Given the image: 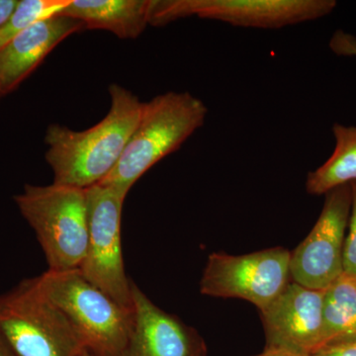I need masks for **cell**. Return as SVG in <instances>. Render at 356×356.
<instances>
[{
	"mask_svg": "<svg viewBox=\"0 0 356 356\" xmlns=\"http://www.w3.org/2000/svg\"><path fill=\"white\" fill-rule=\"evenodd\" d=\"M86 191L88 242L79 270L117 303L133 309V281L126 274L121 238L122 212L128 193L103 184Z\"/></svg>",
	"mask_w": 356,
	"mask_h": 356,
	"instance_id": "obj_7",
	"label": "cell"
},
{
	"mask_svg": "<svg viewBox=\"0 0 356 356\" xmlns=\"http://www.w3.org/2000/svg\"><path fill=\"white\" fill-rule=\"evenodd\" d=\"M0 356H17L0 337Z\"/></svg>",
	"mask_w": 356,
	"mask_h": 356,
	"instance_id": "obj_22",
	"label": "cell"
},
{
	"mask_svg": "<svg viewBox=\"0 0 356 356\" xmlns=\"http://www.w3.org/2000/svg\"><path fill=\"white\" fill-rule=\"evenodd\" d=\"M351 209V185L325 194L322 212L309 235L291 252L293 282L325 290L343 273V247Z\"/></svg>",
	"mask_w": 356,
	"mask_h": 356,
	"instance_id": "obj_9",
	"label": "cell"
},
{
	"mask_svg": "<svg viewBox=\"0 0 356 356\" xmlns=\"http://www.w3.org/2000/svg\"><path fill=\"white\" fill-rule=\"evenodd\" d=\"M63 311L93 356H123L133 330V309L124 308L91 284L79 269L47 270L35 277Z\"/></svg>",
	"mask_w": 356,
	"mask_h": 356,
	"instance_id": "obj_3",
	"label": "cell"
},
{
	"mask_svg": "<svg viewBox=\"0 0 356 356\" xmlns=\"http://www.w3.org/2000/svg\"><path fill=\"white\" fill-rule=\"evenodd\" d=\"M323 346L356 339V278L341 274L325 290Z\"/></svg>",
	"mask_w": 356,
	"mask_h": 356,
	"instance_id": "obj_15",
	"label": "cell"
},
{
	"mask_svg": "<svg viewBox=\"0 0 356 356\" xmlns=\"http://www.w3.org/2000/svg\"><path fill=\"white\" fill-rule=\"evenodd\" d=\"M336 7L334 0H153L149 25L196 16L236 27L280 29L320 19Z\"/></svg>",
	"mask_w": 356,
	"mask_h": 356,
	"instance_id": "obj_6",
	"label": "cell"
},
{
	"mask_svg": "<svg viewBox=\"0 0 356 356\" xmlns=\"http://www.w3.org/2000/svg\"><path fill=\"white\" fill-rule=\"evenodd\" d=\"M81 356H93L92 355H90V353H88V351L84 350L83 355Z\"/></svg>",
	"mask_w": 356,
	"mask_h": 356,
	"instance_id": "obj_23",
	"label": "cell"
},
{
	"mask_svg": "<svg viewBox=\"0 0 356 356\" xmlns=\"http://www.w3.org/2000/svg\"><path fill=\"white\" fill-rule=\"evenodd\" d=\"M330 46L337 55L356 57V38L348 33L337 31L332 37Z\"/></svg>",
	"mask_w": 356,
	"mask_h": 356,
	"instance_id": "obj_18",
	"label": "cell"
},
{
	"mask_svg": "<svg viewBox=\"0 0 356 356\" xmlns=\"http://www.w3.org/2000/svg\"><path fill=\"white\" fill-rule=\"evenodd\" d=\"M351 185V209L343 247V273L356 278V181Z\"/></svg>",
	"mask_w": 356,
	"mask_h": 356,
	"instance_id": "obj_17",
	"label": "cell"
},
{
	"mask_svg": "<svg viewBox=\"0 0 356 356\" xmlns=\"http://www.w3.org/2000/svg\"><path fill=\"white\" fill-rule=\"evenodd\" d=\"M257 356H301L293 355V353H286L282 350H264V353Z\"/></svg>",
	"mask_w": 356,
	"mask_h": 356,
	"instance_id": "obj_21",
	"label": "cell"
},
{
	"mask_svg": "<svg viewBox=\"0 0 356 356\" xmlns=\"http://www.w3.org/2000/svg\"><path fill=\"white\" fill-rule=\"evenodd\" d=\"M133 330L123 356H208L194 327L163 311L132 283Z\"/></svg>",
	"mask_w": 356,
	"mask_h": 356,
	"instance_id": "obj_11",
	"label": "cell"
},
{
	"mask_svg": "<svg viewBox=\"0 0 356 356\" xmlns=\"http://www.w3.org/2000/svg\"><path fill=\"white\" fill-rule=\"evenodd\" d=\"M290 261L291 252L283 248L243 255L212 252L199 285L201 294L245 300L262 311L291 282Z\"/></svg>",
	"mask_w": 356,
	"mask_h": 356,
	"instance_id": "obj_8",
	"label": "cell"
},
{
	"mask_svg": "<svg viewBox=\"0 0 356 356\" xmlns=\"http://www.w3.org/2000/svg\"><path fill=\"white\" fill-rule=\"evenodd\" d=\"M0 337L17 356H81L86 350L69 318L35 277L0 295Z\"/></svg>",
	"mask_w": 356,
	"mask_h": 356,
	"instance_id": "obj_5",
	"label": "cell"
},
{
	"mask_svg": "<svg viewBox=\"0 0 356 356\" xmlns=\"http://www.w3.org/2000/svg\"><path fill=\"white\" fill-rule=\"evenodd\" d=\"M18 2L17 0H0V28L11 17Z\"/></svg>",
	"mask_w": 356,
	"mask_h": 356,
	"instance_id": "obj_20",
	"label": "cell"
},
{
	"mask_svg": "<svg viewBox=\"0 0 356 356\" xmlns=\"http://www.w3.org/2000/svg\"><path fill=\"white\" fill-rule=\"evenodd\" d=\"M208 108L191 93L170 91L143 102L137 127L114 170L99 184L129 193L161 159L202 127Z\"/></svg>",
	"mask_w": 356,
	"mask_h": 356,
	"instance_id": "obj_2",
	"label": "cell"
},
{
	"mask_svg": "<svg viewBox=\"0 0 356 356\" xmlns=\"http://www.w3.org/2000/svg\"><path fill=\"white\" fill-rule=\"evenodd\" d=\"M14 201L36 234L48 270L79 269L88 242L86 189L55 184H27L14 196Z\"/></svg>",
	"mask_w": 356,
	"mask_h": 356,
	"instance_id": "obj_4",
	"label": "cell"
},
{
	"mask_svg": "<svg viewBox=\"0 0 356 356\" xmlns=\"http://www.w3.org/2000/svg\"><path fill=\"white\" fill-rule=\"evenodd\" d=\"M70 1L72 0H21L9 20L0 28V50L31 26L60 15Z\"/></svg>",
	"mask_w": 356,
	"mask_h": 356,
	"instance_id": "obj_16",
	"label": "cell"
},
{
	"mask_svg": "<svg viewBox=\"0 0 356 356\" xmlns=\"http://www.w3.org/2000/svg\"><path fill=\"white\" fill-rule=\"evenodd\" d=\"M108 113L83 131L51 124L44 136L47 163L53 184L88 189L99 184L114 170L139 122L143 102L117 83L109 86Z\"/></svg>",
	"mask_w": 356,
	"mask_h": 356,
	"instance_id": "obj_1",
	"label": "cell"
},
{
	"mask_svg": "<svg viewBox=\"0 0 356 356\" xmlns=\"http://www.w3.org/2000/svg\"><path fill=\"white\" fill-rule=\"evenodd\" d=\"M152 6L153 0H72L60 15L81 21L86 29L136 39L149 25Z\"/></svg>",
	"mask_w": 356,
	"mask_h": 356,
	"instance_id": "obj_13",
	"label": "cell"
},
{
	"mask_svg": "<svg viewBox=\"0 0 356 356\" xmlns=\"http://www.w3.org/2000/svg\"><path fill=\"white\" fill-rule=\"evenodd\" d=\"M311 356H356V339L330 344Z\"/></svg>",
	"mask_w": 356,
	"mask_h": 356,
	"instance_id": "obj_19",
	"label": "cell"
},
{
	"mask_svg": "<svg viewBox=\"0 0 356 356\" xmlns=\"http://www.w3.org/2000/svg\"><path fill=\"white\" fill-rule=\"evenodd\" d=\"M0 98H1V95H0Z\"/></svg>",
	"mask_w": 356,
	"mask_h": 356,
	"instance_id": "obj_24",
	"label": "cell"
},
{
	"mask_svg": "<svg viewBox=\"0 0 356 356\" xmlns=\"http://www.w3.org/2000/svg\"><path fill=\"white\" fill-rule=\"evenodd\" d=\"M86 29L81 21L58 15L14 37L0 50V95L13 92L44 58L70 35Z\"/></svg>",
	"mask_w": 356,
	"mask_h": 356,
	"instance_id": "obj_12",
	"label": "cell"
},
{
	"mask_svg": "<svg viewBox=\"0 0 356 356\" xmlns=\"http://www.w3.org/2000/svg\"><path fill=\"white\" fill-rule=\"evenodd\" d=\"M336 147L332 156L320 168L308 173L307 192L311 195H325L343 185L356 181V126H332Z\"/></svg>",
	"mask_w": 356,
	"mask_h": 356,
	"instance_id": "obj_14",
	"label": "cell"
},
{
	"mask_svg": "<svg viewBox=\"0 0 356 356\" xmlns=\"http://www.w3.org/2000/svg\"><path fill=\"white\" fill-rule=\"evenodd\" d=\"M325 290L290 282L270 305L261 311L266 350L311 356L323 346Z\"/></svg>",
	"mask_w": 356,
	"mask_h": 356,
	"instance_id": "obj_10",
	"label": "cell"
}]
</instances>
